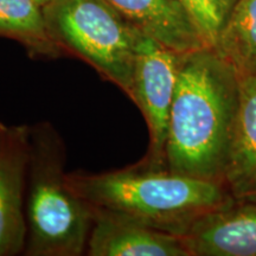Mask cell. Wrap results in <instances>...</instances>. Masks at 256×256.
Here are the masks:
<instances>
[{
	"label": "cell",
	"instance_id": "cell-16",
	"mask_svg": "<svg viewBox=\"0 0 256 256\" xmlns=\"http://www.w3.org/2000/svg\"><path fill=\"white\" fill-rule=\"evenodd\" d=\"M0 124H2V122H0Z\"/></svg>",
	"mask_w": 256,
	"mask_h": 256
},
{
	"label": "cell",
	"instance_id": "cell-6",
	"mask_svg": "<svg viewBox=\"0 0 256 256\" xmlns=\"http://www.w3.org/2000/svg\"><path fill=\"white\" fill-rule=\"evenodd\" d=\"M28 159L30 127H6L0 138V256L25 250Z\"/></svg>",
	"mask_w": 256,
	"mask_h": 256
},
{
	"label": "cell",
	"instance_id": "cell-14",
	"mask_svg": "<svg viewBox=\"0 0 256 256\" xmlns=\"http://www.w3.org/2000/svg\"><path fill=\"white\" fill-rule=\"evenodd\" d=\"M34 2H36L38 5H40L42 8H43L44 5L48 4V2H51V0H34Z\"/></svg>",
	"mask_w": 256,
	"mask_h": 256
},
{
	"label": "cell",
	"instance_id": "cell-11",
	"mask_svg": "<svg viewBox=\"0 0 256 256\" xmlns=\"http://www.w3.org/2000/svg\"><path fill=\"white\" fill-rule=\"evenodd\" d=\"M0 36L20 42L32 57L62 55L48 31L43 8L34 0H0Z\"/></svg>",
	"mask_w": 256,
	"mask_h": 256
},
{
	"label": "cell",
	"instance_id": "cell-9",
	"mask_svg": "<svg viewBox=\"0 0 256 256\" xmlns=\"http://www.w3.org/2000/svg\"><path fill=\"white\" fill-rule=\"evenodd\" d=\"M134 26L178 54L208 46L177 0H107Z\"/></svg>",
	"mask_w": 256,
	"mask_h": 256
},
{
	"label": "cell",
	"instance_id": "cell-1",
	"mask_svg": "<svg viewBox=\"0 0 256 256\" xmlns=\"http://www.w3.org/2000/svg\"><path fill=\"white\" fill-rule=\"evenodd\" d=\"M238 100V74L214 48L182 54L170 113L166 168L224 184Z\"/></svg>",
	"mask_w": 256,
	"mask_h": 256
},
{
	"label": "cell",
	"instance_id": "cell-2",
	"mask_svg": "<svg viewBox=\"0 0 256 256\" xmlns=\"http://www.w3.org/2000/svg\"><path fill=\"white\" fill-rule=\"evenodd\" d=\"M66 180L92 210L177 235H184L200 217L235 200L222 183L138 164L102 174H66Z\"/></svg>",
	"mask_w": 256,
	"mask_h": 256
},
{
	"label": "cell",
	"instance_id": "cell-10",
	"mask_svg": "<svg viewBox=\"0 0 256 256\" xmlns=\"http://www.w3.org/2000/svg\"><path fill=\"white\" fill-rule=\"evenodd\" d=\"M238 78V110L224 184L235 200H256V74Z\"/></svg>",
	"mask_w": 256,
	"mask_h": 256
},
{
	"label": "cell",
	"instance_id": "cell-5",
	"mask_svg": "<svg viewBox=\"0 0 256 256\" xmlns=\"http://www.w3.org/2000/svg\"><path fill=\"white\" fill-rule=\"evenodd\" d=\"M182 54L142 32L128 98L139 108L148 130V147L136 164L146 168H166V142ZM168 170V168H166Z\"/></svg>",
	"mask_w": 256,
	"mask_h": 256
},
{
	"label": "cell",
	"instance_id": "cell-3",
	"mask_svg": "<svg viewBox=\"0 0 256 256\" xmlns=\"http://www.w3.org/2000/svg\"><path fill=\"white\" fill-rule=\"evenodd\" d=\"M66 147L48 121L30 127L26 185L28 256H81L92 226L90 206L66 180Z\"/></svg>",
	"mask_w": 256,
	"mask_h": 256
},
{
	"label": "cell",
	"instance_id": "cell-12",
	"mask_svg": "<svg viewBox=\"0 0 256 256\" xmlns=\"http://www.w3.org/2000/svg\"><path fill=\"white\" fill-rule=\"evenodd\" d=\"M214 49L238 75L256 74V0H236Z\"/></svg>",
	"mask_w": 256,
	"mask_h": 256
},
{
	"label": "cell",
	"instance_id": "cell-15",
	"mask_svg": "<svg viewBox=\"0 0 256 256\" xmlns=\"http://www.w3.org/2000/svg\"><path fill=\"white\" fill-rule=\"evenodd\" d=\"M8 127V126H5V124H0V138H2V133H4V130H5V128Z\"/></svg>",
	"mask_w": 256,
	"mask_h": 256
},
{
	"label": "cell",
	"instance_id": "cell-8",
	"mask_svg": "<svg viewBox=\"0 0 256 256\" xmlns=\"http://www.w3.org/2000/svg\"><path fill=\"white\" fill-rule=\"evenodd\" d=\"M92 211L89 256H191L182 235L152 228L128 217Z\"/></svg>",
	"mask_w": 256,
	"mask_h": 256
},
{
	"label": "cell",
	"instance_id": "cell-13",
	"mask_svg": "<svg viewBox=\"0 0 256 256\" xmlns=\"http://www.w3.org/2000/svg\"><path fill=\"white\" fill-rule=\"evenodd\" d=\"M190 14L204 43L214 48L236 0H177Z\"/></svg>",
	"mask_w": 256,
	"mask_h": 256
},
{
	"label": "cell",
	"instance_id": "cell-4",
	"mask_svg": "<svg viewBox=\"0 0 256 256\" xmlns=\"http://www.w3.org/2000/svg\"><path fill=\"white\" fill-rule=\"evenodd\" d=\"M51 40L128 95L142 31L107 0H51L43 6Z\"/></svg>",
	"mask_w": 256,
	"mask_h": 256
},
{
	"label": "cell",
	"instance_id": "cell-7",
	"mask_svg": "<svg viewBox=\"0 0 256 256\" xmlns=\"http://www.w3.org/2000/svg\"><path fill=\"white\" fill-rule=\"evenodd\" d=\"M182 236L191 256H256V200H234Z\"/></svg>",
	"mask_w": 256,
	"mask_h": 256
}]
</instances>
